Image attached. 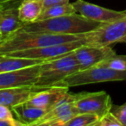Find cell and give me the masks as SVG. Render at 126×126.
<instances>
[{
  "instance_id": "obj_19",
  "label": "cell",
  "mask_w": 126,
  "mask_h": 126,
  "mask_svg": "<svg viewBox=\"0 0 126 126\" xmlns=\"http://www.w3.org/2000/svg\"><path fill=\"white\" fill-rule=\"evenodd\" d=\"M100 117L94 114L78 113L73 117L65 126H96Z\"/></svg>"
},
{
  "instance_id": "obj_27",
  "label": "cell",
  "mask_w": 126,
  "mask_h": 126,
  "mask_svg": "<svg viewBox=\"0 0 126 126\" xmlns=\"http://www.w3.org/2000/svg\"><path fill=\"white\" fill-rule=\"evenodd\" d=\"M13 0H0V5H3V4H6V3H9V2H11Z\"/></svg>"
},
{
  "instance_id": "obj_10",
  "label": "cell",
  "mask_w": 126,
  "mask_h": 126,
  "mask_svg": "<svg viewBox=\"0 0 126 126\" xmlns=\"http://www.w3.org/2000/svg\"><path fill=\"white\" fill-rule=\"evenodd\" d=\"M76 13L98 23H110L126 16L125 11H117L107 9L97 4H91L85 0H77L73 3Z\"/></svg>"
},
{
  "instance_id": "obj_26",
  "label": "cell",
  "mask_w": 126,
  "mask_h": 126,
  "mask_svg": "<svg viewBox=\"0 0 126 126\" xmlns=\"http://www.w3.org/2000/svg\"><path fill=\"white\" fill-rule=\"evenodd\" d=\"M3 6H4V4H3V5H0V17H1V10H2ZM3 39L4 38H3V35H2V34H1V31H0V42H2Z\"/></svg>"
},
{
  "instance_id": "obj_28",
  "label": "cell",
  "mask_w": 126,
  "mask_h": 126,
  "mask_svg": "<svg viewBox=\"0 0 126 126\" xmlns=\"http://www.w3.org/2000/svg\"><path fill=\"white\" fill-rule=\"evenodd\" d=\"M125 11V12H126V10H125V11Z\"/></svg>"
},
{
  "instance_id": "obj_14",
  "label": "cell",
  "mask_w": 126,
  "mask_h": 126,
  "mask_svg": "<svg viewBox=\"0 0 126 126\" xmlns=\"http://www.w3.org/2000/svg\"><path fill=\"white\" fill-rule=\"evenodd\" d=\"M23 25V23L20 20L18 15V7L5 8L3 6L0 17V31L3 38H6L19 30Z\"/></svg>"
},
{
  "instance_id": "obj_16",
  "label": "cell",
  "mask_w": 126,
  "mask_h": 126,
  "mask_svg": "<svg viewBox=\"0 0 126 126\" xmlns=\"http://www.w3.org/2000/svg\"><path fill=\"white\" fill-rule=\"evenodd\" d=\"M43 11V4L40 0H23L18 6V15L24 23L37 21Z\"/></svg>"
},
{
  "instance_id": "obj_13",
  "label": "cell",
  "mask_w": 126,
  "mask_h": 126,
  "mask_svg": "<svg viewBox=\"0 0 126 126\" xmlns=\"http://www.w3.org/2000/svg\"><path fill=\"white\" fill-rule=\"evenodd\" d=\"M42 90L35 86H20L0 89V105L12 108L27 102L36 91Z\"/></svg>"
},
{
  "instance_id": "obj_29",
  "label": "cell",
  "mask_w": 126,
  "mask_h": 126,
  "mask_svg": "<svg viewBox=\"0 0 126 126\" xmlns=\"http://www.w3.org/2000/svg\"><path fill=\"white\" fill-rule=\"evenodd\" d=\"M0 57H1V55H0Z\"/></svg>"
},
{
  "instance_id": "obj_4",
  "label": "cell",
  "mask_w": 126,
  "mask_h": 126,
  "mask_svg": "<svg viewBox=\"0 0 126 126\" xmlns=\"http://www.w3.org/2000/svg\"><path fill=\"white\" fill-rule=\"evenodd\" d=\"M110 81H126V72L97 65L70 74L57 86L70 88L73 86Z\"/></svg>"
},
{
  "instance_id": "obj_18",
  "label": "cell",
  "mask_w": 126,
  "mask_h": 126,
  "mask_svg": "<svg viewBox=\"0 0 126 126\" xmlns=\"http://www.w3.org/2000/svg\"><path fill=\"white\" fill-rule=\"evenodd\" d=\"M75 13L76 11L74 9V4H70L69 2L64 3V4H54V5L43 9L38 20L59 17V16H67V15L75 14Z\"/></svg>"
},
{
  "instance_id": "obj_9",
  "label": "cell",
  "mask_w": 126,
  "mask_h": 126,
  "mask_svg": "<svg viewBox=\"0 0 126 126\" xmlns=\"http://www.w3.org/2000/svg\"><path fill=\"white\" fill-rule=\"evenodd\" d=\"M79 70L95 67L103 61L115 55L116 52L110 46L82 45L74 51Z\"/></svg>"
},
{
  "instance_id": "obj_12",
  "label": "cell",
  "mask_w": 126,
  "mask_h": 126,
  "mask_svg": "<svg viewBox=\"0 0 126 126\" xmlns=\"http://www.w3.org/2000/svg\"><path fill=\"white\" fill-rule=\"evenodd\" d=\"M69 93V87L54 86L36 91L27 103L47 111Z\"/></svg>"
},
{
  "instance_id": "obj_11",
  "label": "cell",
  "mask_w": 126,
  "mask_h": 126,
  "mask_svg": "<svg viewBox=\"0 0 126 126\" xmlns=\"http://www.w3.org/2000/svg\"><path fill=\"white\" fill-rule=\"evenodd\" d=\"M41 64L16 71L0 73V89L34 86L38 79Z\"/></svg>"
},
{
  "instance_id": "obj_8",
  "label": "cell",
  "mask_w": 126,
  "mask_h": 126,
  "mask_svg": "<svg viewBox=\"0 0 126 126\" xmlns=\"http://www.w3.org/2000/svg\"><path fill=\"white\" fill-rule=\"evenodd\" d=\"M74 94L68 93L61 101L49 109L35 125L65 126L73 117L78 114L74 105Z\"/></svg>"
},
{
  "instance_id": "obj_3",
  "label": "cell",
  "mask_w": 126,
  "mask_h": 126,
  "mask_svg": "<svg viewBox=\"0 0 126 126\" xmlns=\"http://www.w3.org/2000/svg\"><path fill=\"white\" fill-rule=\"evenodd\" d=\"M79 70V64L74 52L46 61L41 64L38 79L34 86L43 89L57 86L65 78Z\"/></svg>"
},
{
  "instance_id": "obj_25",
  "label": "cell",
  "mask_w": 126,
  "mask_h": 126,
  "mask_svg": "<svg viewBox=\"0 0 126 126\" xmlns=\"http://www.w3.org/2000/svg\"><path fill=\"white\" fill-rule=\"evenodd\" d=\"M40 1L43 4V9L49 7V6H52L54 4H64V3L69 2V0H40Z\"/></svg>"
},
{
  "instance_id": "obj_22",
  "label": "cell",
  "mask_w": 126,
  "mask_h": 126,
  "mask_svg": "<svg viewBox=\"0 0 126 126\" xmlns=\"http://www.w3.org/2000/svg\"><path fill=\"white\" fill-rule=\"evenodd\" d=\"M110 110L113 112L114 115L120 121L122 125L126 126V102L124 105H119V106L112 105V108Z\"/></svg>"
},
{
  "instance_id": "obj_23",
  "label": "cell",
  "mask_w": 126,
  "mask_h": 126,
  "mask_svg": "<svg viewBox=\"0 0 126 126\" xmlns=\"http://www.w3.org/2000/svg\"><path fill=\"white\" fill-rule=\"evenodd\" d=\"M0 119H14L12 110L6 105H0Z\"/></svg>"
},
{
  "instance_id": "obj_1",
  "label": "cell",
  "mask_w": 126,
  "mask_h": 126,
  "mask_svg": "<svg viewBox=\"0 0 126 126\" xmlns=\"http://www.w3.org/2000/svg\"><path fill=\"white\" fill-rule=\"evenodd\" d=\"M75 41L85 42V34L62 35L17 30L0 42V55L14 51L37 48Z\"/></svg>"
},
{
  "instance_id": "obj_15",
  "label": "cell",
  "mask_w": 126,
  "mask_h": 126,
  "mask_svg": "<svg viewBox=\"0 0 126 126\" xmlns=\"http://www.w3.org/2000/svg\"><path fill=\"white\" fill-rule=\"evenodd\" d=\"M11 110L16 116L17 120L24 125H35L47 112L44 109L33 106L27 102L12 107Z\"/></svg>"
},
{
  "instance_id": "obj_17",
  "label": "cell",
  "mask_w": 126,
  "mask_h": 126,
  "mask_svg": "<svg viewBox=\"0 0 126 126\" xmlns=\"http://www.w3.org/2000/svg\"><path fill=\"white\" fill-rule=\"evenodd\" d=\"M44 62L42 60L27 59V58L14 57V56L1 55L0 57V73L11 72L25 67L35 66Z\"/></svg>"
},
{
  "instance_id": "obj_21",
  "label": "cell",
  "mask_w": 126,
  "mask_h": 126,
  "mask_svg": "<svg viewBox=\"0 0 126 126\" xmlns=\"http://www.w3.org/2000/svg\"><path fill=\"white\" fill-rule=\"evenodd\" d=\"M96 126H123L120 121L114 115V113L110 110L106 114L101 117L97 123Z\"/></svg>"
},
{
  "instance_id": "obj_6",
  "label": "cell",
  "mask_w": 126,
  "mask_h": 126,
  "mask_svg": "<svg viewBox=\"0 0 126 126\" xmlns=\"http://www.w3.org/2000/svg\"><path fill=\"white\" fill-rule=\"evenodd\" d=\"M82 45H85L84 41H75L65 43L54 44V45L46 46L42 47L32 49H25V50H18L14 52L6 53L2 55L14 56V57L27 58V59L42 60V61H50L65 54L74 52Z\"/></svg>"
},
{
  "instance_id": "obj_7",
  "label": "cell",
  "mask_w": 126,
  "mask_h": 126,
  "mask_svg": "<svg viewBox=\"0 0 126 126\" xmlns=\"http://www.w3.org/2000/svg\"><path fill=\"white\" fill-rule=\"evenodd\" d=\"M74 105L78 113H90L103 117L112 108L110 96L105 91L74 94Z\"/></svg>"
},
{
  "instance_id": "obj_24",
  "label": "cell",
  "mask_w": 126,
  "mask_h": 126,
  "mask_svg": "<svg viewBox=\"0 0 126 126\" xmlns=\"http://www.w3.org/2000/svg\"><path fill=\"white\" fill-rule=\"evenodd\" d=\"M0 126H24L17 119H0Z\"/></svg>"
},
{
  "instance_id": "obj_20",
  "label": "cell",
  "mask_w": 126,
  "mask_h": 126,
  "mask_svg": "<svg viewBox=\"0 0 126 126\" xmlns=\"http://www.w3.org/2000/svg\"><path fill=\"white\" fill-rule=\"evenodd\" d=\"M98 65L126 72V54L117 55L116 54L115 55L103 61Z\"/></svg>"
},
{
  "instance_id": "obj_2",
  "label": "cell",
  "mask_w": 126,
  "mask_h": 126,
  "mask_svg": "<svg viewBox=\"0 0 126 126\" xmlns=\"http://www.w3.org/2000/svg\"><path fill=\"white\" fill-rule=\"evenodd\" d=\"M100 24L101 23L93 21L82 15L75 13L59 17L37 20L34 23H24L19 30L62 35H81L95 30Z\"/></svg>"
},
{
  "instance_id": "obj_5",
  "label": "cell",
  "mask_w": 126,
  "mask_h": 126,
  "mask_svg": "<svg viewBox=\"0 0 126 126\" xmlns=\"http://www.w3.org/2000/svg\"><path fill=\"white\" fill-rule=\"evenodd\" d=\"M126 42V16L110 23H101L98 28L85 34V45L110 46Z\"/></svg>"
}]
</instances>
